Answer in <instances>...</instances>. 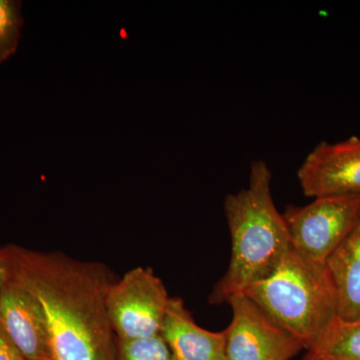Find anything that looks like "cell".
Wrapping results in <instances>:
<instances>
[{
	"label": "cell",
	"instance_id": "cell-1",
	"mask_svg": "<svg viewBox=\"0 0 360 360\" xmlns=\"http://www.w3.org/2000/svg\"><path fill=\"white\" fill-rule=\"evenodd\" d=\"M11 248V276L41 305L53 360H117V338L108 316L116 281L105 264L60 252Z\"/></svg>",
	"mask_w": 360,
	"mask_h": 360
},
{
	"label": "cell",
	"instance_id": "cell-2",
	"mask_svg": "<svg viewBox=\"0 0 360 360\" xmlns=\"http://www.w3.org/2000/svg\"><path fill=\"white\" fill-rule=\"evenodd\" d=\"M272 172L264 160L251 162L248 184L225 198L224 210L231 239L229 269L208 300L227 303L231 296L274 274L290 251V238L283 213L271 191Z\"/></svg>",
	"mask_w": 360,
	"mask_h": 360
},
{
	"label": "cell",
	"instance_id": "cell-3",
	"mask_svg": "<svg viewBox=\"0 0 360 360\" xmlns=\"http://www.w3.org/2000/svg\"><path fill=\"white\" fill-rule=\"evenodd\" d=\"M245 295L309 350L338 319L335 284L326 264L290 248L276 271Z\"/></svg>",
	"mask_w": 360,
	"mask_h": 360
},
{
	"label": "cell",
	"instance_id": "cell-4",
	"mask_svg": "<svg viewBox=\"0 0 360 360\" xmlns=\"http://www.w3.org/2000/svg\"><path fill=\"white\" fill-rule=\"evenodd\" d=\"M291 248L312 262L326 264L360 220V193L322 196L283 213Z\"/></svg>",
	"mask_w": 360,
	"mask_h": 360
},
{
	"label": "cell",
	"instance_id": "cell-5",
	"mask_svg": "<svg viewBox=\"0 0 360 360\" xmlns=\"http://www.w3.org/2000/svg\"><path fill=\"white\" fill-rule=\"evenodd\" d=\"M169 295L153 269L135 267L108 290L106 305L118 340L161 335Z\"/></svg>",
	"mask_w": 360,
	"mask_h": 360
},
{
	"label": "cell",
	"instance_id": "cell-6",
	"mask_svg": "<svg viewBox=\"0 0 360 360\" xmlns=\"http://www.w3.org/2000/svg\"><path fill=\"white\" fill-rule=\"evenodd\" d=\"M227 303L232 317L224 330L226 360H290L304 349L245 293L231 296Z\"/></svg>",
	"mask_w": 360,
	"mask_h": 360
},
{
	"label": "cell",
	"instance_id": "cell-7",
	"mask_svg": "<svg viewBox=\"0 0 360 360\" xmlns=\"http://www.w3.org/2000/svg\"><path fill=\"white\" fill-rule=\"evenodd\" d=\"M297 179L307 198L360 193V137L317 144L298 168Z\"/></svg>",
	"mask_w": 360,
	"mask_h": 360
},
{
	"label": "cell",
	"instance_id": "cell-8",
	"mask_svg": "<svg viewBox=\"0 0 360 360\" xmlns=\"http://www.w3.org/2000/svg\"><path fill=\"white\" fill-rule=\"evenodd\" d=\"M0 328L25 360H53L41 305L11 276L0 292Z\"/></svg>",
	"mask_w": 360,
	"mask_h": 360
},
{
	"label": "cell",
	"instance_id": "cell-9",
	"mask_svg": "<svg viewBox=\"0 0 360 360\" xmlns=\"http://www.w3.org/2000/svg\"><path fill=\"white\" fill-rule=\"evenodd\" d=\"M161 336L175 360H226L224 330L200 328L181 298L170 297Z\"/></svg>",
	"mask_w": 360,
	"mask_h": 360
},
{
	"label": "cell",
	"instance_id": "cell-10",
	"mask_svg": "<svg viewBox=\"0 0 360 360\" xmlns=\"http://www.w3.org/2000/svg\"><path fill=\"white\" fill-rule=\"evenodd\" d=\"M326 264L335 284L338 319L360 321V220Z\"/></svg>",
	"mask_w": 360,
	"mask_h": 360
},
{
	"label": "cell",
	"instance_id": "cell-11",
	"mask_svg": "<svg viewBox=\"0 0 360 360\" xmlns=\"http://www.w3.org/2000/svg\"><path fill=\"white\" fill-rule=\"evenodd\" d=\"M307 352L360 360V321L347 322L336 319L326 335Z\"/></svg>",
	"mask_w": 360,
	"mask_h": 360
},
{
	"label": "cell",
	"instance_id": "cell-12",
	"mask_svg": "<svg viewBox=\"0 0 360 360\" xmlns=\"http://www.w3.org/2000/svg\"><path fill=\"white\" fill-rule=\"evenodd\" d=\"M22 25L21 2L0 0V65L15 53Z\"/></svg>",
	"mask_w": 360,
	"mask_h": 360
},
{
	"label": "cell",
	"instance_id": "cell-13",
	"mask_svg": "<svg viewBox=\"0 0 360 360\" xmlns=\"http://www.w3.org/2000/svg\"><path fill=\"white\" fill-rule=\"evenodd\" d=\"M117 360H175L161 335L139 340H118Z\"/></svg>",
	"mask_w": 360,
	"mask_h": 360
},
{
	"label": "cell",
	"instance_id": "cell-14",
	"mask_svg": "<svg viewBox=\"0 0 360 360\" xmlns=\"http://www.w3.org/2000/svg\"><path fill=\"white\" fill-rule=\"evenodd\" d=\"M0 360H25L0 328Z\"/></svg>",
	"mask_w": 360,
	"mask_h": 360
},
{
	"label": "cell",
	"instance_id": "cell-15",
	"mask_svg": "<svg viewBox=\"0 0 360 360\" xmlns=\"http://www.w3.org/2000/svg\"><path fill=\"white\" fill-rule=\"evenodd\" d=\"M11 276V248L9 245L0 248V292L4 283Z\"/></svg>",
	"mask_w": 360,
	"mask_h": 360
},
{
	"label": "cell",
	"instance_id": "cell-16",
	"mask_svg": "<svg viewBox=\"0 0 360 360\" xmlns=\"http://www.w3.org/2000/svg\"><path fill=\"white\" fill-rule=\"evenodd\" d=\"M302 360H352L348 359H343V357L331 356V355H323L311 354V352H307L305 356L303 357Z\"/></svg>",
	"mask_w": 360,
	"mask_h": 360
}]
</instances>
